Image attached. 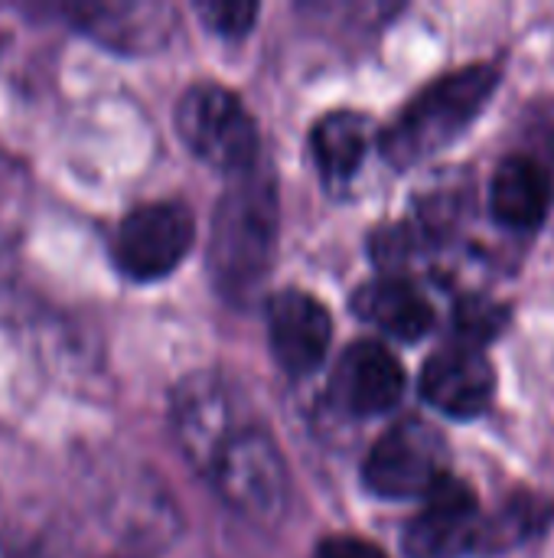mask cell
Segmentation results:
<instances>
[{
	"mask_svg": "<svg viewBox=\"0 0 554 558\" xmlns=\"http://www.w3.org/2000/svg\"><path fill=\"white\" fill-rule=\"evenodd\" d=\"M554 523V504L535 494L509 497L496 513L483 517L480 553H506L522 543H532Z\"/></svg>",
	"mask_w": 554,
	"mask_h": 558,
	"instance_id": "cell-16",
	"label": "cell"
},
{
	"mask_svg": "<svg viewBox=\"0 0 554 558\" xmlns=\"http://www.w3.org/2000/svg\"><path fill=\"white\" fill-rule=\"evenodd\" d=\"M258 10H261L258 3H238V0H202V3H196V13L202 16V23L225 39H238V36L251 33Z\"/></svg>",
	"mask_w": 554,
	"mask_h": 558,
	"instance_id": "cell-18",
	"label": "cell"
},
{
	"mask_svg": "<svg viewBox=\"0 0 554 558\" xmlns=\"http://www.w3.org/2000/svg\"><path fill=\"white\" fill-rule=\"evenodd\" d=\"M264 324L271 356L287 376L304 379L323 366L333 343V317L323 301L300 288L274 291L264 307Z\"/></svg>",
	"mask_w": 554,
	"mask_h": 558,
	"instance_id": "cell-9",
	"label": "cell"
},
{
	"mask_svg": "<svg viewBox=\"0 0 554 558\" xmlns=\"http://www.w3.org/2000/svg\"><path fill=\"white\" fill-rule=\"evenodd\" d=\"M258 418L248 392L219 369H199L176 383L170 396V432L180 454L202 477L219 448Z\"/></svg>",
	"mask_w": 554,
	"mask_h": 558,
	"instance_id": "cell-4",
	"label": "cell"
},
{
	"mask_svg": "<svg viewBox=\"0 0 554 558\" xmlns=\"http://www.w3.org/2000/svg\"><path fill=\"white\" fill-rule=\"evenodd\" d=\"M353 314L398 343H418L434 327V304L408 275H379L356 288Z\"/></svg>",
	"mask_w": 554,
	"mask_h": 558,
	"instance_id": "cell-12",
	"label": "cell"
},
{
	"mask_svg": "<svg viewBox=\"0 0 554 558\" xmlns=\"http://www.w3.org/2000/svg\"><path fill=\"white\" fill-rule=\"evenodd\" d=\"M418 389L434 412L454 422H473L496 399V366L480 347L451 343L428 356Z\"/></svg>",
	"mask_w": 554,
	"mask_h": 558,
	"instance_id": "cell-10",
	"label": "cell"
},
{
	"mask_svg": "<svg viewBox=\"0 0 554 558\" xmlns=\"http://www.w3.org/2000/svg\"><path fill=\"white\" fill-rule=\"evenodd\" d=\"M281 232L278 180L264 163L232 173L209 232V275L216 291L232 304H251L264 288Z\"/></svg>",
	"mask_w": 554,
	"mask_h": 558,
	"instance_id": "cell-1",
	"label": "cell"
},
{
	"mask_svg": "<svg viewBox=\"0 0 554 558\" xmlns=\"http://www.w3.org/2000/svg\"><path fill=\"white\" fill-rule=\"evenodd\" d=\"M483 510L473 487L447 474L428 497L418 517L402 533L408 558H464L480 553Z\"/></svg>",
	"mask_w": 554,
	"mask_h": 558,
	"instance_id": "cell-8",
	"label": "cell"
},
{
	"mask_svg": "<svg viewBox=\"0 0 554 558\" xmlns=\"http://www.w3.org/2000/svg\"><path fill=\"white\" fill-rule=\"evenodd\" d=\"M447 438L424 418H402L382 432L362 464V484L379 500H424L451 471Z\"/></svg>",
	"mask_w": 554,
	"mask_h": 558,
	"instance_id": "cell-6",
	"label": "cell"
},
{
	"mask_svg": "<svg viewBox=\"0 0 554 558\" xmlns=\"http://www.w3.org/2000/svg\"><path fill=\"white\" fill-rule=\"evenodd\" d=\"M176 134L193 157L229 177L261 163V134L251 111L219 82H196L180 95Z\"/></svg>",
	"mask_w": 554,
	"mask_h": 558,
	"instance_id": "cell-5",
	"label": "cell"
},
{
	"mask_svg": "<svg viewBox=\"0 0 554 558\" xmlns=\"http://www.w3.org/2000/svg\"><path fill=\"white\" fill-rule=\"evenodd\" d=\"M202 481L229 510L258 526H278L287 517L291 468L261 415L219 448Z\"/></svg>",
	"mask_w": 554,
	"mask_h": 558,
	"instance_id": "cell-3",
	"label": "cell"
},
{
	"mask_svg": "<svg viewBox=\"0 0 554 558\" xmlns=\"http://www.w3.org/2000/svg\"><path fill=\"white\" fill-rule=\"evenodd\" d=\"M405 369L379 340H356L330 376V402L353 418L392 412L405 396Z\"/></svg>",
	"mask_w": 554,
	"mask_h": 558,
	"instance_id": "cell-11",
	"label": "cell"
},
{
	"mask_svg": "<svg viewBox=\"0 0 554 558\" xmlns=\"http://www.w3.org/2000/svg\"><path fill=\"white\" fill-rule=\"evenodd\" d=\"M509 320V311L503 304H496L487 294H467L457 301L454 307V330H457V343L467 347H480L490 343Z\"/></svg>",
	"mask_w": 554,
	"mask_h": 558,
	"instance_id": "cell-17",
	"label": "cell"
},
{
	"mask_svg": "<svg viewBox=\"0 0 554 558\" xmlns=\"http://www.w3.org/2000/svg\"><path fill=\"white\" fill-rule=\"evenodd\" d=\"M500 88V69L473 62L424 85L389 128L379 134V150L395 170H411L451 144L487 111Z\"/></svg>",
	"mask_w": 554,
	"mask_h": 558,
	"instance_id": "cell-2",
	"label": "cell"
},
{
	"mask_svg": "<svg viewBox=\"0 0 554 558\" xmlns=\"http://www.w3.org/2000/svg\"><path fill=\"white\" fill-rule=\"evenodd\" d=\"M554 203L552 170L529 157H506L490 180V216L509 232H535Z\"/></svg>",
	"mask_w": 554,
	"mask_h": 558,
	"instance_id": "cell-14",
	"label": "cell"
},
{
	"mask_svg": "<svg viewBox=\"0 0 554 558\" xmlns=\"http://www.w3.org/2000/svg\"><path fill=\"white\" fill-rule=\"evenodd\" d=\"M313 558H389L376 543L362 539V536H349V533H336L320 539V546L313 549Z\"/></svg>",
	"mask_w": 554,
	"mask_h": 558,
	"instance_id": "cell-19",
	"label": "cell"
},
{
	"mask_svg": "<svg viewBox=\"0 0 554 558\" xmlns=\"http://www.w3.org/2000/svg\"><path fill=\"white\" fill-rule=\"evenodd\" d=\"M376 141V124L369 114L353 108H336L323 114L310 131L313 163L327 186H346L362 170L369 147Z\"/></svg>",
	"mask_w": 554,
	"mask_h": 558,
	"instance_id": "cell-15",
	"label": "cell"
},
{
	"mask_svg": "<svg viewBox=\"0 0 554 558\" xmlns=\"http://www.w3.org/2000/svg\"><path fill=\"white\" fill-rule=\"evenodd\" d=\"M75 29L121 52H147L170 39L173 10L163 3H75L65 7Z\"/></svg>",
	"mask_w": 554,
	"mask_h": 558,
	"instance_id": "cell-13",
	"label": "cell"
},
{
	"mask_svg": "<svg viewBox=\"0 0 554 558\" xmlns=\"http://www.w3.org/2000/svg\"><path fill=\"white\" fill-rule=\"evenodd\" d=\"M196 239L193 209L176 199L134 206L111 235V258L118 271L137 284L160 281L180 268Z\"/></svg>",
	"mask_w": 554,
	"mask_h": 558,
	"instance_id": "cell-7",
	"label": "cell"
}]
</instances>
